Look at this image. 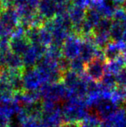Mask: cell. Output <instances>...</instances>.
<instances>
[{
	"label": "cell",
	"mask_w": 126,
	"mask_h": 127,
	"mask_svg": "<svg viewBox=\"0 0 126 127\" xmlns=\"http://www.w3.org/2000/svg\"><path fill=\"white\" fill-rule=\"evenodd\" d=\"M118 81L120 82V84L124 87L126 88V68H124L120 73V75L118 76Z\"/></svg>",
	"instance_id": "6da1fadb"
},
{
	"label": "cell",
	"mask_w": 126,
	"mask_h": 127,
	"mask_svg": "<svg viewBox=\"0 0 126 127\" xmlns=\"http://www.w3.org/2000/svg\"><path fill=\"white\" fill-rule=\"evenodd\" d=\"M123 7H124L125 11L126 12V0H124V2H123Z\"/></svg>",
	"instance_id": "7a4b0ae2"
}]
</instances>
